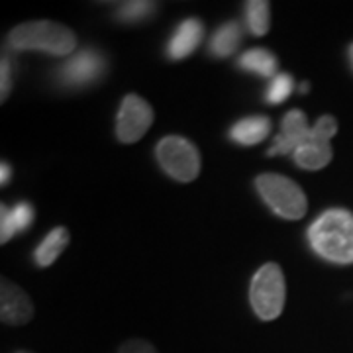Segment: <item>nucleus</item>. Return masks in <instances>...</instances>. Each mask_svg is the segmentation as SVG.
I'll return each instance as SVG.
<instances>
[{
    "mask_svg": "<svg viewBox=\"0 0 353 353\" xmlns=\"http://www.w3.org/2000/svg\"><path fill=\"white\" fill-rule=\"evenodd\" d=\"M312 252L330 263H353V214L341 208L326 210L308 228Z\"/></svg>",
    "mask_w": 353,
    "mask_h": 353,
    "instance_id": "1",
    "label": "nucleus"
},
{
    "mask_svg": "<svg viewBox=\"0 0 353 353\" xmlns=\"http://www.w3.org/2000/svg\"><path fill=\"white\" fill-rule=\"evenodd\" d=\"M16 51H43L50 55H69L77 46L75 34L57 22H26L14 28L8 36Z\"/></svg>",
    "mask_w": 353,
    "mask_h": 353,
    "instance_id": "2",
    "label": "nucleus"
},
{
    "mask_svg": "<svg viewBox=\"0 0 353 353\" xmlns=\"http://www.w3.org/2000/svg\"><path fill=\"white\" fill-rule=\"evenodd\" d=\"M255 189L265 204L281 218L301 220L306 214L308 202L303 189L287 176L265 173L255 179Z\"/></svg>",
    "mask_w": 353,
    "mask_h": 353,
    "instance_id": "3",
    "label": "nucleus"
},
{
    "mask_svg": "<svg viewBox=\"0 0 353 353\" xmlns=\"http://www.w3.org/2000/svg\"><path fill=\"white\" fill-rule=\"evenodd\" d=\"M250 299L255 314L261 320H275L285 306V277L275 263L263 265L252 281Z\"/></svg>",
    "mask_w": 353,
    "mask_h": 353,
    "instance_id": "4",
    "label": "nucleus"
},
{
    "mask_svg": "<svg viewBox=\"0 0 353 353\" xmlns=\"http://www.w3.org/2000/svg\"><path fill=\"white\" fill-rule=\"evenodd\" d=\"M157 161L165 173L181 183H190L201 173V153L189 139L167 136L157 143Z\"/></svg>",
    "mask_w": 353,
    "mask_h": 353,
    "instance_id": "5",
    "label": "nucleus"
},
{
    "mask_svg": "<svg viewBox=\"0 0 353 353\" xmlns=\"http://www.w3.org/2000/svg\"><path fill=\"white\" fill-rule=\"evenodd\" d=\"M106 73V57L97 50H83L59 65L55 81L63 88H87L97 85Z\"/></svg>",
    "mask_w": 353,
    "mask_h": 353,
    "instance_id": "6",
    "label": "nucleus"
},
{
    "mask_svg": "<svg viewBox=\"0 0 353 353\" xmlns=\"http://www.w3.org/2000/svg\"><path fill=\"white\" fill-rule=\"evenodd\" d=\"M338 134V122L334 116H322L318 118L310 136L304 141L303 145L292 153L294 163L301 169H308V171H318L324 169L326 165L332 161V145L330 139Z\"/></svg>",
    "mask_w": 353,
    "mask_h": 353,
    "instance_id": "7",
    "label": "nucleus"
},
{
    "mask_svg": "<svg viewBox=\"0 0 353 353\" xmlns=\"http://www.w3.org/2000/svg\"><path fill=\"white\" fill-rule=\"evenodd\" d=\"M153 124V110L138 94H128L122 101L116 118V136L124 143H134L143 138V134Z\"/></svg>",
    "mask_w": 353,
    "mask_h": 353,
    "instance_id": "8",
    "label": "nucleus"
},
{
    "mask_svg": "<svg viewBox=\"0 0 353 353\" xmlns=\"http://www.w3.org/2000/svg\"><path fill=\"white\" fill-rule=\"evenodd\" d=\"M310 130L312 128L308 126L306 114L303 110H290V112L285 114L283 124H281V132L273 139V145L267 152V155H289V153H294L308 139Z\"/></svg>",
    "mask_w": 353,
    "mask_h": 353,
    "instance_id": "9",
    "label": "nucleus"
},
{
    "mask_svg": "<svg viewBox=\"0 0 353 353\" xmlns=\"http://www.w3.org/2000/svg\"><path fill=\"white\" fill-rule=\"evenodd\" d=\"M202 36H204V26L201 20L196 18H189L183 20L181 24L176 26L171 34V38L165 46V55L173 61L185 59L189 57L192 51L199 48Z\"/></svg>",
    "mask_w": 353,
    "mask_h": 353,
    "instance_id": "10",
    "label": "nucleus"
},
{
    "mask_svg": "<svg viewBox=\"0 0 353 353\" xmlns=\"http://www.w3.org/2000/svg\"><path fill=\"white\" fill-rule=\"evenodd\" d=\"M32 303L24 290L16 287L14 283L2 281V292H0V314L2 322L6 324H26L32 318Z\"/></svg>",
    "mask_w": 353,
    "mask_h": 353,
    "instance_id": "11",
    "label": "nucleus"
},
{
    "mask_svg": "<svg viewBox=\"0 0 353 353\" xmlns=\"http://www.w3.org/2000/svg\"><path fill=\"white\" fill-rule=\"evenodd\" d=\"M271 134V120L267 116H248L230 128L228 136L238 145H257Z\"/></svg>",
    "mask_w": 353,
    "mask_h": 353,
    "instance_id": "12",
    "label": "nucleus"
},
{
    "mask_svg": "<svg viewBox=\"0 0 353 353\" xmlns=\"http://www.w3.org/2000/svg\"><path fill=\"white\" fill-rule=\"evenodd\" d=\"M36 218V212L32 208L30 202H18L12 208L2 206V214H0V241L6 243L12 240L16 234L24 232L32 226Z\"/></svg>",
    "mask_w": 353,
    "mask_h": 353,
    "instance_id": "13",
    "label": "nucleus"
},
{
    "mask_svg": "<svg viewBox=\"0 0 353 353\" xmlns=\"http://www.w3.org/2000/svg\"><path fill=\"white\" fill-rule=\"evenodd\" d=\"M238 67H240L241 71H245V73H253V75L259 77H269V79H273V77L279 75L277 57H275L271 51L261 50V48L241 53L240 59H238Z\"/></svg>",
    "mask_w": 353,
    "mask_h": 353,
    "instance_id": "14",
    "label": "nucleus"
},
{
    "mask_svg": "<svg viewBox=\"0 0 353 353\" xmlns=\"http://www.w3.org/2000/svg\"><path fill=\"white\" fill-rule=\"evenodd\" d=\"M241 43V26L238 22H226L222 24L210 39L208 50L214 57H228L240 48Z\"/></svg>",
    "mask_w": 353,
    "mask_h": 353,
    "instance_id": "15",
    "label": "nucleus"
},
{
    "mask_svg": "<svg viewBox=\"0 0 353 353\" xmlns=\"http://www.w3.org/2000/svg\"><path fill=\"white\" fill-rule=\"evenodd\" d=\"M69 243V232L65 228H53L50 234L43 238V241L39 243L34 252V259L39 267H48L51 265L67 248Z\"/></svg>",
    "mask_w": 353,
    "mask_h": 353,
    "instance_id": "16",
    "label": "nucleus"
},
{
    "mask_svg": "<svg viewBox=\"0 0 353 353\" xmlns=\"http://www.w3.org/2000/svg\"><path fill=\"white\" fill-rule=\"evenodd\" d=\"M245 26L253 36H265L269 30V2L265 0L245 2Z\"/></svg>",
    "mask_w": 353,
    "mask_h": 353,
    "instance_id": "17",
    "label": "nucleus"
},
{
    "mask_svg": "<svg viewBox=\"0 0 353 353\" xmlns=\"http://www.w3.org/2000/svg\"><path fill=\"white\" fill-rule=\"evenodd\" d=\"M155 12V4L145 2V0H132V2H122L116 8V18L122 24H139L148 20Z\"/></svg>",
    "mask_w": 353,
    "mask_h": 353,
    "instance_id": "18",
    "label": "nucleus"
},
{
    "mask_svg": "<svg viewBox=\"0 0 353 353\" xmlns=\"http://www.w3.org/2000/svg\"><path fill=\"white\" fill-rule=\"evenodd\" d=\"M294 90V81L289 73H279L271 79V83L265 88V102L267 104H281L290 97Z\"/></svg>",
    "mask_w": 353,
    "mask_h": 353,
    "instance_id": "19",
    "label": "nucleus"
},
{
    "mask_svg": "<svg viewBox=\"0 0 353 353\" xmlns=\"http://www.w3.org/2000/svg\"><path fill=\"white\" fill-rule=\"evenodd\" d=\"M118 353H157V352L153 350V345H150L148 341L130 340L120 347V352Z\"/></svg>",
    "mask_w": 353,
    "mask_h": 353,
    "instance_id": "20",
    "label": "nucleus"
},
{
    "mask_svg": "<svg viewBox=\"0 0 353 353\" xmlns=\"http://www.w3.org/2000/svg\"><path fill=\"white\" fill-rule=\"evenodd\" d=\"M0 75H2V83H0V87H2V101H4L8 97V92H10V85H12V67H10V61L6 57L2 59Z\"/></svg>",
    "mask_w": 353,
    "mask_h": 353,
    "instance_id": "21",
    "label": "nucleus"
},
{
    "mask_svg": "<svg viewBox=\"0 0 353 353\" xmlns=\"http://www.w3.org/2000/svg\"><path fill=\"white\" fill-rule=\"evenodd\" d=\"M0 171H2V176H0V183H2V185H6V183L10 181V175H12V171H10V165L2 163V167H0Z\"/></svg>",
    "mask_w": 353,
    "mask_h": 353,
    "instance_id": "22",
    "label": "nucleus"
},
{
    "mask_svg": "<svg viewBox=\"0 0 353 353\" xmlns=\"http://www.w3.org/2000/svg\"><path fill=\"white\" fill-rule=\"evenodd\" d=\"M306 90H308V83H303L301 85V92H306Z\"/></svg>",
    "mask_w": 353,
    "mask_h": 353,
    "instance_id": "23",
    "label": "nucleus"
},
{
    "mask_svg": "<svg viewBox=\"0 0 353 353\" xmlns=\"http://www.w3.org/2000/svg\"><path fill=\"white\" fill-rule=\"evenodd\" d=\"M350 61H352V67H353V43H352V48H350Z\"/></svg>",
    "mask_w": 353,
    "mask_h": 353,
    "instance_id": "24",
    "label": "nucleus"
},
{
    "mask_svg": "<svg viewBox=\"0 0 353 353\" xmlns=\"http://www.w3.org/2000/svg\"><path fill=\"white\" fill-rule=\"evenodd\" d=\"M18 353H28V352H18Z\"/></svg>",
    "mask_w": 353,
    "mask_h": 353,
    "instance_id": "25",
    "label": "nucleus"
}]
</instances>
